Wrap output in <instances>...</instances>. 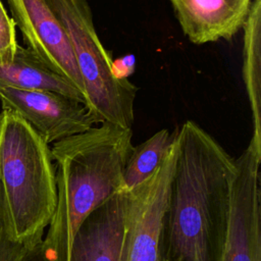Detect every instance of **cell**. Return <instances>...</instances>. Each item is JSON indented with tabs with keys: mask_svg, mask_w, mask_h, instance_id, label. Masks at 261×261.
Wrapping results in <instances>:
<instances>
[{
	"mask_svg": "<svg viewBox=\"0 0 261 261\" xmlns=\"http://www.w3.org/2000/svg\"><path fill=\"white\" fill-rule=\"evenodd\" d=\"M175 141L159 261H221L234 159L192 120L175 130Z\"/></svg>",
	"mask_w": 261,
	"mask_h": 261,
	"instance_id": "cell-1",
	"label": "cell"
},
{
	"mask_svg": "<svg viewBox=\"0 0 261 261\" xmlns=\"http://www.w3.org/2000/svg\"><path fill=\"white\" fill-rule=\"evenodd\" d=\"M132 138V128L104 122L52 144L57 201L41 243L43 261H69L72 241L84 220L124 189Z\"/></svg>",
	"mask_w": 261,
	"mask_h": 261,
	"instance_id": "cell-2",
	"label": "cell"
},
{
	"mask_svg": "<svg viewBox=\"0 0 261 261\" xmlns=\"http://www.w3.org/2000/svg\"><path fill=\"white\" fill-rule=\"evenodd\" d=\"M0 182L18 239H43L54 214L57 189L49 145L18 114L0 112Z\"/></svg>",
	"mask_w": 261,
	"mask_h": 261,
	"instance_id": "cell-3",
	"label": "cell"
},
{
	"mask_svg": "<svg viewBox=\"0 0 261 261\" xmlns=\"http://www.w3.org/2000/svg\"><path fill=\"white\" fill-rule=\"evenodd\" d=\"M64 28L80 71L86 108L96 123L132 128L138 88L111 73V56L103 47L87 0H46Z\"/></svg>",
	"mask_w": 261,
	"mask_h": 261,
	"instance_id": "cell-4",
	"label": "cell"
},
{
	"mask_svg": "<svg viewBox=\"0 0 261 261\" xmlns=\"http://www.w3.org/2000/svg\"><path fill=\"white\" fill-rule=\"evenodd\" d=\"M260 162L261 142L252 138L234 159L221 261H261Z\"/></svg>",
	"mask_w": 261,
	"mask_h": 261,
	"instance_id": "cell-5",
	"label": "cell"
},
{
	"mask_svg": "<svg viewBox=\"0 0 261 261\" xmlns=\"http://www.w3.org/2000/svg\"><path fill=\"white\" fill-rule=\"evenodd\" d=\"M176 158L173 142L157 170L129 192L122 261H159L162 219Z\"/></svg>",
	"mask_w": 261,
	"mask_h": 261,
	"instance_id": "cell-6",
	"label": "cell"
},
{
	"mask_svg": "<svg viewBox=\"0 0 261 261\" xmlns=\"http://www.w3.org/2000/svg\"><path fill=\"white\" fill-rule=\"evenodd\" d=\"M0 101L2 109L18 114L48 145L97 124L84 104L55 92L1 87Z\"/></svg>",
	"mask_w": 261,
	"mask_h": 261,
	"instance_id": "cell-7",
	"label": "cell"
},
{
	"mask_svg": "<svg viewBox=\"0 0 261 261\" xmlns=\"http://www.w3.org/2000/svg\"><path fill=\"white\" fill-rule=\"evenodd\" d=\"M7 3L27 48L85 96L68 36L46 0H7Z\"/></svg>",
	"mask_w": 261,
	"mask_h": 261,
	"instance_id": "cell-8",
	"label": "cell"
},
{
	"mask_svg": "<svg viewBox=\"0 0 261 261\" xmlns=\"http://www.w3.org/2000/svg\"><path fill=\"white\" fill-rule=\"evenodd\" d=\"M129 192L118 191L81 224L69 261H122Z\"/></svg>",
	"mask_w": 261,
	"mask_h": 261,
	"instance_id": "cell-9",
	"label": "cell"
},
{
	"mask_svg": "<svg viewBox=\"0 0 261 261\" xmlns=\"http://www.w3.org/2000/svg\"><path fill=\"white\" fill-rule=\"evenodd\" d=\"M184 34L197 45L230 40L247 19L252 0H169Z\"/></svg>",
	"mask_w": 261,
	"mask_h": 261,
	"instance_id": "cell-10",
	"label": "cell"
},
{
	"mask_svg": "<svg viewBox=\"0 0 261 261\" xmlns=\"http://www.w3.org/2000/svg\"><path fill=\"white\" fill-rule=\"evenodd\" d=\"M50 91L86 106V98L69 81L50 69L29 48L17 45L11 61L0 63V88Z\"/></svg>",
	"mask_w": 261,
	"mask_h": 261,
	"instance_id": "cell-11",
	"label": "cell"
},
{
	"mask_svg": "<svg viewBox=\"0 0 261 261\" xmlns=\"http://www.w3.org/2000/svg\"><path fill=\"white\" fill-rule=\"evenodd\" d=\"M244 29L243 79L253 116V139L261 142V0H253Z\"/></svg>",
	"mask_w": 261,
	"mask_h": 261,
	"instance_id": "cell-12",
	"label": "cell"
},
{
	"mask_svg": "<svg viewBox=\"0 0 261 261\" xmlns=\"http://www.w3.org/2000/svg\"><path fill=\"white\" fill-rule=\"evenodd\" d=\"M175 136L164 128L133 147L123 170V188L130 191L144 182L160 166Z\"/></svg>",
	"mask_w": 261,
	"mask_h": 261,
	"instance_id": "cell-13",
	"label": "cell"
},
{
	"mask_svg": "<svg viewBox=\"0 0 261 261\" xmlns=\"http://www.w3.org/2000/svg\"><path fill=\"white\" fill-rule=\"evenodd\" d=\"M42 240L25 242L17 238L0 182V261H27Z\"/></svg>",
	"mask_w": 261,
	"mask_h": 261,
	"instance_id": "cell-14",
	"label": "cell"
},
{
	"mask_svg": "<svg viewBox=\"0 0 261 261\" xmlns=\"http://www.w3.org/2000/svg\"><path fill=\"white\" fill-rule=\"evenodd\" d=\"M15 37V23L0 0V63L12 60L18 45Z\"/></svg>",
	"mask_w": 261,
	"mask_h": 261,
	"instance_id": "cell-15",
	"label": "cell"
},
{
	"mask_svg": "<svg viewBox=\"0 0 261 261\" xmlns=\"http://www.w3.org/2000/svg\"><path fill=\"white\" fill-rule=\"evenodd\" d=\"M136 57L134 54H126L112 60L111 73L117 80H127L135 71Z\"/></svg>",
	"mask_w": 261,
	"mask_h": 261,
	"instance_id": "cell-16",
	"label": "cell"
},
{
	"mask_svg": "<svg viewBox=\"0 0 261 261\" xmlns=\"http://www.w3.org/2000/svg\"><path fill=\"white\" fill-rule=\"evenodd\" d=\"M41 243L33 250V252L31 253L27 261H43V257L41 253Z\"/></svg>",
	"mask_w": 261,
	"mask_h": 261,
	"instance_id": "cell-17",
	"label": "cell"
}]
</instances>
